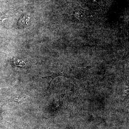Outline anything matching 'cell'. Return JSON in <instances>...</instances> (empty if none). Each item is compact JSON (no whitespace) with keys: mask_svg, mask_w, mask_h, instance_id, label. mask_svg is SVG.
<instances>
[{"mask_svg":"<svg viewBox=\"0 0 129 129\" xmlns=\"http://www.w3.org/2000/svg\"><path fill=\"white\" fill-rule=\"evenodd\" d=\"M17 11H12L10 12H7L6 14H3L0 16V21H2L5 19H7L12 17L14 16V14L17 13Z\"/></svg>","mask_w":129,"mask_h":129,"instance_id":"cell-1","label":"cell"},{"mask_svg":"<svg viewBox=\"0 0 129 129\" xmlns=\"http://www.w3.org/2000/svg\"><path fill=\"white\" fill-rule=\"evenodd\" d=\"M24 99V97L22 96L21 95L17 96H14L12 97L9 102H14L17 103L18 104H21L23 102Z\"/></svg>","mask_w":129,"mask_h":129,"instance_id":"cell-2","label":"cell"},{"mask_svg":"<svg viewBox=\"0 0 129 129\" xmlns=\"http://www.w3.org/2000/svg\"><path fill=\"white\" fill-rule=\"evenodd\" d=\"M91 1H92L93 2H97L98 1V0H91Z\"/></svg>","mask_w":129,"mask_h":129,"instance_id":"cell-3","label":"cell"}]
</instances>
